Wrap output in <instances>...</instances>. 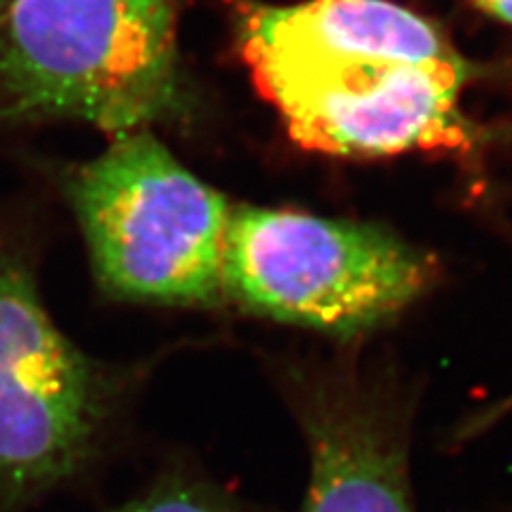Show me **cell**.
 I'll list each match as a JSON object with an SVG mask.
<instances>
[{"label":"cell","mask_w":512,"mask_h":512,"mask_svg":"<svg viewBox=\"0 0 512 512\" xmlns=\"http://www.w3.org/2000/svg\"><path fill=\"white\" fill-rule=\"evenodd\" d=\"M190 109L171 0H7L0 128L77 120L118 137Z\"/></svg>","instance_id":"1"},{"label":"cell","mask_w":512,"mask_h":512,"mask_svg":"<svg viewBox=\"0 0 512 512\" xmlns=\"http://www.w3.org/2000/svg\"><path fill=\"white\" fill-rule=\"evenodd\" d=\"M62 186L109 295L167 306L222 299L233 205L154 131L111 137L103 154L64 173Z\"/></svg>","instance_id":"2"},{"label":"cell","mask_w":512,"mask_h":512,"mask_svg":"<svg viewBox=\"0 0 512 512\" xmlns=\"http://www.w3.org/2000/svg\"><path fill=\"white\" fill-rule=\"evenodd\" d=\"M434 267L374 224L233 205L224 295L256 314L357 335L419 297Z\"/></svg>","instance_id":"3"},{"label":"cell","mask_w":512,"mask_h":512,"mask_svg":"<svg viewBox=\"0 0 512 512\" xmlns=\"http://www.w3.org/2000/svg\"><path fill=\"white\" fill-rule=\"evenodd\" d=\"M114 399V380L54 325L26 254L0 229V498L20 502L82 468Z\"/></svg>","instance_id":"4"},{"label":"cell","mask_w":512,"mask_h":512,"mask_svg":"<svg viewBox=\"0 0 512 512\" xmlns=\"http://www.w3.org/2000/svg\"><path fill=\"white\" fill-rule=\"evenodd\" d=\"M254 84L299 146L335 156L466 148L468 64L344 60L242 50Z\"/></svg>","instance_id":"5"},{"label":"cell","mask_w":512,"mask_h":512,"mask_svg":"<svg viewBox=\"0 0 512 512\" xmlns=\"http://www.w3.org/2000/svg\"><path fill=\"white\" fill-rule=\"evenodd\" d=\"M242 50L344 60L466 64L438 28L387 0H310L259 5L239 26Z\"/></svg>","instance_id":"6"},{"label":"cell","mask_w":512,"mask_h":512,"mask_svg":"<svg viewBox=\"0 0 512 512\" xmlns=\"http://www.w3.org/2000/svg\"><path fill=\"white\" fill-rule=\"evenodd\" d=\"M310 487L301 512H414L399 446L346 399L312 412Z\"/></svg>","instance_id":"7"},{"label":"cell","mask_w":512,"mask_h":512,"mask_svg":"<svg viewBox=\"0 0 512 512\" xmlns=\"http://www.w3.org/2000/svg\"><path fill=\"white\" fill-rule=\"evenodd\" d=\"M114 512H224L216 495L186 478H167L143 498Z\"/></svg>","instance_id":"8"},{"label":"cell","mask_w":512,"mask_h":512,"mask_svg":"<svg viewBox=\"0 0 512 512\" xmlns=\"http://www.w3.org/2000/svg\"><path fill=\"white\" fill-rule=\"evenodd\" d=\"M472 3L493 18L512 24V0H472Z\"/></svg>","instance_id":"9"},{"label":"cell","mask_w":512,"mask_h":512,"mask_svg":"<svg viewBox=\"0 0 512 512\" xmlns=\"http://www.w3.org/2000/svg\"><path fill=\"white\" fill-rule=\"evenodd\" d=\"M508 406H512V397H510V399H508Z\"/></svg>","instance_id":"10"}]
</instances>
